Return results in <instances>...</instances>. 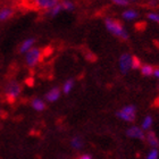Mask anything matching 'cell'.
<instances>
[{
  "instance_id": "8",
  "label": "cell",
  "mask_w": 159,
  "mask_h": 159,
  "mask_svg": "<svg viewBox=\"0 0 159 159\" xmlns=\"http://www.w3.org/2000/svg\"><path fill=\"white\" fill-rule=\"evenodd\" d=\"M13 15H14V9L10 8V7L6 6V7H2V8L0 9V20H1V22L6 20H9Z\"/></svg>"
},
{
  "instance_id": "13",
  "label": "cell",
  "mask_w": 159,
  "mask_h": 159,
  "mask_svg": "<svg viewBox=\"0 0 159 159\" xmlns=\"http://www.w3.org/2000/svg\"><path fill=\"white\" fill-rule=\"evenodd\" d=\"M153 67L150 66V65H142L141 67V73L143 75H146V76H150V75H152L153 74Z\"/></svg>"
},
{
  "instance_id": "28",
  "label": "cell",
  "mask_w": 159,
  "mask_h": 159,
  "mask_svg": "<svg viewBox=\"0 0 159 159\" xmlns=\"http://www.w3.org/2000/svg\"><path fill=\"white\" fill-rule=\"evenodd\" d=\"M155 106L159 107V97H158V98H157L156 100H155Z\"/></svg>"
},
{
  "instance_id": "26",
  "label": "cell",
  "mask_w": 159,
  "mask_h": 159,
  "mask_svg": "<svg viewBox=\"0 0 159 159\" xmlns=\"http://www.w3.org/2000/svg\"><path fill=\"white\" fill-rule=\"evenodd\" d=\"M79 159H92L90 155H82V156H80Z\"/></svg>"
},
{
  "instance_id": "19",
  "label": "cell",
  "mask_w": 159,
  "mask_h": 159,
  "mask_svg": "<svg viewBox=\"0 0 159 159\" xmlns=\"http://www.w3.org/2000/svg\"><path fill=\"white\" fill-rule=\"evenodd\" d=\"M61 8H63V7H61V5H60V3H57L56 6L52 7V8H51V9H50L48 13L50 14V16H56L57 14H58L60 10H61Z\"/></svg>"
},
{
  "instance_id": "15",
  "label": "cell",
  "mask_w": 159,
  "mask_h": 159,
  "mask_svg": "<svg viewBox=\"0 0 159 159\" xmlns=\"http://www.w3.org/2000/svg\"><path fill=\"white\" fill-rule=\"evenodd\" d=\"M70 144H72V147H73L74 149H81V148L83 147V141L81 138L76 136V138H74V139L72 140Z\"/></svg>"
},
{
  "instance_id": "4",
  "label": "cell",
  "mask_w": 159,
  "mask_h": 159,
  "mask_svg": "<svg viewBox=\"0 0 159 159\" xmlns=\"http://www.w3.org/2000/svg\"><path fill=\"white\" fill-rule=\"evenodd\" d=\"M42 52L40 51L39 49L37 48H34V49H31L27 51V55H26V63L27 65L30 67H33L35 66L39 61H41V57H42Z\"/></svg>"
},
{
  "instance_id": "23",
  "label": "cell",
  "mask_w": 159,
  "mask_h": 159,
  "mask_svg": "<svg viewBox=\"0 0 159 159\" xmlns=\"http://www.w3.org/2000/svg\"><path fill=\"white\" fill-rule=\"evenodd\" d=\"M96 55H93L92 52H89L88 55H86V59L88 60H90V61H94L96 60Z\"/></svg>"
},
{
  "instance_id": "1",
  "label": "cell",
  "mask_w": 159,
  "mask_h": 159,
  "mask_svg": "<svg viewBox=\"0 0 159 159\" xmlns=\"http://www.w3.org/2000/svg\"><path fill=\"white\" fill-rule=\"evenodd\" d=\"M105 24H106L107 30L109 31L111 34H114V35H116V37L120 38V39H123V40H126L129 38L127 32H126V30L123 27L120 22L113 20V18H107V20H105Z\"/></svg>"
},
{
  "instance_id": "14",
  "label": "cell",
  "mask_w": 159,
  "mask_h": 159,
  "mask_svg": "<svg viewBox=\"0 0 159 159\" xmlns=\"http://www.w3.org/2000/svg\"><path fill=\"white\" fill-rule=\"evenodd\" d=\"M123 17L125 18V20H134L138 17V13L134 11V10H125L124 13H123Z\"/></svg>"
},
{
  "instance_id": "5",
  "label": "cell",
  "mask_w": 159,
  "mask_h": 159,
  "mask_svg": "<svg viewBox=\"0 0 159 159\" xmlns=\"http://www.w3.org/2000/svg\"><path fill=\"white\" fill-rule=\"evenodd\" d=\"M119 66H120V72L123 74H126L131 68H132V56L129 53H124L119 58Z\"/></svg>"
},
{
  "instance_id": "24",
  "label": "cell",
  "mask_w": 159,
  "mask_h": 159,
  "mask_svg": "<svg viewBox=\"0 0 159 159\" xmlns=\"http://www.w3.org/2000/svg\"><path fill=\"white\" fill-rule=\"evenodd\" d=\"M114 3H116V5H120V6H126L129 1H126V0H115Z\"/></svg>"
},
{
  "instance_id": "6",
  "label": "cell",
  "mask_w": 159,
  "mask_h": 159,
  "mask_svg": "<svg viewBox=\"0 0 159 159\" xmlns=\"http://www.w3.org/2000/svg\"><path fill=\"white\" fill-rule=\"evenodd\" d=\"M127 136L129 138H133V139H140V140H143L144 139V133H143V129L138 127V126H132V127H129L127 129V132H126Z\"/></svg>"
},
{
  "instance_id": "2",
  "label": "cell",
  "mask_w": 159,
  "mask_h": 159,
  "mask_svg": "<svg viewBox=\"0 0 159 159\" xmlns=\"http://www.w3.org/2000/svg\"><path fill=\"white\" fill-rule=\"evenodd\" d=\"M5 92H6L7 100L13 103L15 101V99L18 97V94L20 93V85L15 81H11V82L7 84Z\"/></svg>"
},
{
  "instance_id": "12",
  "label": "cell",
  "mask_w": 159,
  "mask_h": 159,
  "mask_svg": "<svg viewBox=\"0 0 159 159\" xmlns=\"http://www.w3.org/2000/svg\"><path fill=\"white\" fill-rule=\"evenodd\" d=\"M32 107H33L34 109L38 110V111H41V110H43L44 108H46V103L43 102L41 99H34L33 101H32Z\"/></svg>"
},
{
  "instance_id": "7",
  "label": "cell",
  "mask_w": 159,
  "mask_h": 159,
  "mask_svg": "<svg viewBox=\"0 0 159 159\" xmlns=\"http://www.w3.org/2000/svg\"><path fill=\"white\" fill-rule=\"evenodd\" d=\"M34 3V7L37 8H41V9H51L52 7H55L57 5V1L55 0H39V1H35Z\"/></svg>"
},
{
  "instance_id": "27",
  "label": "cell",
  "mask_w": 159,
  "mask_h": 159,
  "mask_svg": "<svg viewBox=\"0 0 159 159\" xmlns=\"http://www.w3.org/2000/svg\"><path fill=\"white\" fill-rule=\"evenodd\" d=\"M153 74H155V76L159 79V70H153Z\"/></svg>"
},
{
  "instance_id": "9",
  "label": "cell",
  "mask_w": 159,
  "mask_h": 159,
  "mask_svg": "<svg viewBox=\"0 0 159 159\" xmlns=\"http://www.w3.org/2000/svg\"><path fill=\"white\" fill-rule=\"evenodd\" d=\"M60 96V90L58 88H53L49 91V92L46 94V99L50 102H53V101H56Z\"/></svg>"
},
{
  "instance_id": "3",
  "label": "cell",
  "mask_w": 159,
  "mask_h": 159,
  "mask_svg": "<svg viewBox=\"0 0 159 159\" xmlns=\"http://www.w3.org/2000/svg\"><path fill=\"white\" fill-rule=\"evenodd\" d=\"M117 116L124 119L125 122H134L135 120V107L126 106L122 110L117 111Z\"/></svg>"
},
{
  "instance_id": "22",
  "label": "cell",
  "mask_w": 159,
  "mask_h": 159,
  "mask_svg": "<svg viewBox=\"0 0 159 159\" xmlns=\"http://www.w3.org/2000/svg\"><path fill=\"white\" fill-rule=\"evenodd\" d=\"M148 18L151 20H153V22H157V23H159V15L156 13H149L148 14Z\"/></svg>"
},
{
  "instance_id": "25",
  "label": "cell",
  "mask_w": 159,
  "mask_h": 159,
  "mask_svg": "<svg viewBox=\"0 0 159 159\" xmlns=\"http://www.w3.org/2000/svg\"><path fill=\"white\" fill-rule=\"evenodd\" d=\"M25 83H27V84H29V86H32V85H33V83H34L33 77H30V79H27L26 81H25Z\"/></svg>"
},
{
  "instance_id": "10",
  "label": "cell",
  "mask_w": 159,
  "mask_h": 159,
  "mask_svg": "<svg viewBox=\"0 0 159 159\" xmlns=\"http://www.w3.org/2000/svg\"><path fill=\"white\" fill-rule=\"evenodd\" d=\"M147 140H148V142H149L150 146L152 147V148H155V149L159 147V140L153 132L148 133V135H147Z\"/></svg>"
},
{
  "instance_id": "16",
  "label": "cell",
  "mask_w": 159,
  "mask_h": 159,
  "mask_svg": "<svg viewBox=\"0 0 159 159\" xmlns=\"http://www.w3.org/2000/svg\"><path fill=\"white\" fill-rule=\"evenodd\" d=\"M73 85H74L73 80H68V81H66V82H65V84H64V86H63L64 93H70V90L73 89Z\"/></svg>"
},
{
  "instance_id": "18",
  "label": "cell",
  "mask_w": 159,
  "mask_h": 159,
  "mask_svg": "<svg viewBox=\"0 0 159 159\" xmlns=\"http://www.w3.org/2000/svg\"><path fill=\"white\" fill-rule=\"evenodd\" d=\"M141 67H142L141 60L136 56H133L132 57V68L133 70H138V68H141Z\"/></svg>"
},
{
  "instance_id": "21",
  "label": "cell",
  "mask_w": 159,
  "mask_h": 159,
  "mask_svg": "<svg viewBox=\"0 0 159 159\" xmlns=\"http://www.w3.org/2000/svg\"><path fill=\"white\" fill-rule=\"evenodd\" d=\"M147 159H158V150L157 149H152L150 151V153L148 155Z\"/></svg>"
},
{
  "instance_id": "17",
  "label": "cell",
  "mask_w": 159,
  "mask_h": 159,
  "mask_svg": "<svg viewBox=\"0 0 159 159\" xmlns=\"http://www.w3.org/2000/svg\"><path fill=\"white\" fill-rule=\"evenodd\" d=\"M152 125V118L150 116H147L142 122V129H149Z\"/></svg>"
},
{
  "instance_id": "20",
  "label": "cell",
  "mask_w": 159,
  "mask_h": 159,
  "mask_svg": "<svg viewBox=\"0 0 159 159\" xmlns=\"http://www.w3.org/2000/svg\"><path fill=\"white\" fill-rule=\"evenodd\" d=\"M61 7L66 10H72L74 8V5H73V2H70V1H63V2H61Z\"/></svg>"
},
{
  "instance_id": "11",
  "label": "cell",
  "mask_w": 159,
  "mask_h": 159,
  "mask_svg": "<svg viewBox=\"0 0 159 159\" xmlns=\"http://www.w3.org/2000/svg\"><path fill=\"white\" fill-rule=\"evenodd\" d=\"M34 41H35L34 39H27V40H25V41L23 42V44L20 46V52H25V51H29V50H31V47L33 46Z\"/></svg>"
}]
</instances>
